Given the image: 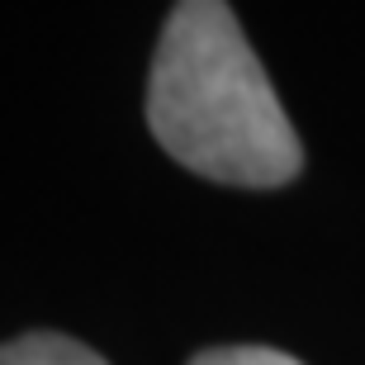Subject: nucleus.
<instances>
[{"instance_id":"nucleus-1","label":"nucleus","mask_w":365,"mask_h":365,"mask_svg":"<svg viewBox=\"0 0 365 365\" xmlns=\"http://www.w3.org/2000/svg\"><path fill=\"white\" fill-rule=\"evenodd\" d=\"M148 123L180 166L242 190L304 171V148L228 0H176L148 81Z\"/></svg>"},{"instance_id":"nucleus-2","label":"nucleus","mask_w":365,"mask_h":365,"mask_svg":"<svg viewBox=\"0 0 365 365\" xmlns=\"http://www.w3.org/2000/svg\"><path fill=\"white\" fill-rule=\"evenodd\" d=\"M0 365H109L95 356L86 341L62 337V332H24L0 346Z\"/></svg>"},{"instance_id":"nucleus-3","label":"nucleus","mask_w":365,"mask_h":365,"mask_svg":"<svg viewBox=\"0 0 365 365\" xmlns=\"http://www.w3.org/2000/svg\"><path fill=\"white\" fill-rule=\"evenodd\" d=\"M190 365H304V361L275 351V346H209Z\"/></svg>"}]
</instances>
